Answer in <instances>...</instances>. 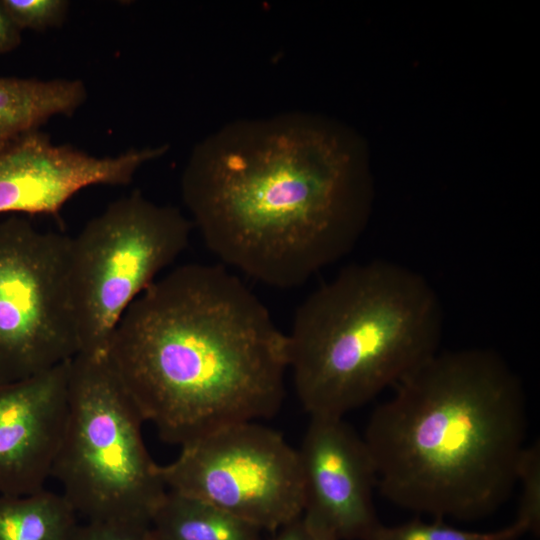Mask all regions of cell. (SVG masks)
<instances>
[{"instance_id": "1", "label": "cell", "mask_w": 540, "mask_h": 540, "mask_svg": "<svg viewBox=\"0 0 540 540\" xmlns=\"http://www.w3.org/2000/svg\"><path fill=\"white\" fill-rule=\"evenodd\" d=\"M181 192L213 254L277 288L300 286L346 255L369 205L351 141L302 113L214 132L193 149Z\"/></svg>"}, {"instance_id": "2", "label": "cell", "mask_w": 540, "mask_h": 540, "mask_svg": "<svg viewBox=\"0 0 540 540\" xmlns=\"http://www.w3.org/2000/svg\"><path fill=\"white\" fill-rule=\"evenodd\" d=\"M106 356L144 421L183 445L279 410L287 335L259 298L219 266L186 264L128 307Z\"/></svg>"}, {"instance_id": "3", "label": "cell", "mask_w": 540, "mask_h": 540, "mask_svg": "<svg viewBox=\"0 0 540 540\" xmlns=\"http://www.w3.org/2000/svg\"><path fill=\"white\" fill-rule=\"evenodd\" d=\"M395 387L363 436L382 495L435 519L496 511L526 447L519 377L495 351L470 348L437 352Z\"/></svg>"}, {"instance_id": "4", "label": "cell", "mask_w": 540, "mask_h": 540, "mask_svg": "<svg viewBox=\"0 0 540 540\" xmlns=\"http://www.w3.org/2000/svg\"><path fill=\"white\" fill-rule=\"evenodd\" d=\"M443 313L432 285L400 264L343 268L298 307L288 370L310 417H338L396 386L438 352Z\"/></svg>"}, {"instance_id": "5", "label": "cell", "mask_w": 540, "mask_h": 540, "mask_svg": "<svg viewBox=\"0 0 540 540\" xmlns=\"http://www.w3.org/2000/svg\"><path fill=\"white\" fill-rule=\"evenodd\" d=\"M143 422L106 353L69 361L67 414L51 477L77 515L150 522L166 488Z\"/></svg>"}, {"instance_id": "6", "label": "cell", "mask_w": 540, "mask_h": 540, "mask_svg": "<svg viewBox=\"0 0 540 540\" xmlns=\"http://www.w3.org/2000/svg\"><path fill=\"white\" fill-rule=\"evenodd\" d=\"M193 227L178 208L135 191L110 203L70 238L79 353H106L128 307L187 248Z\"/></svg>"}, {"instance_id": "7", "label": "cell", "mask_w": 540, "mask_h": 540, "mask_svg": "<svg viewBox=\"0 0 540 540\" xmlns=\"http://www.w3.org/2000/svg\"><path fill=\"white\" fill-rule=\"evenodd\" d=\"M70 238L21 215L0 219V382L30 378L80 351Z\"/></svg>"}, {"instance_id": "8", "label": "cell", "mask_w": 540, "mask_h": 540, "mask_svg": "<svg viewBox=\"0 0 540 540\" xmlns=\"http://www.w3.org/2000/svg\"><path fill=\"white\" fill-rule=\"evenodd\" d=\"M168 490L206 501L259 530L299 518L303 487L297 449L255 421L230 424L181 445L157 466Z\"/></svg>"}, {"instance_id": "9", "label": "cell", "mask_w": 540, "mask_h": 540, "mask_svg": "<svg viewBox=\"0 0 540 540\" xmlns=\"http://www.w3.org/2000/svg\"><path fill=\"white\" fill-rule=\"evenodd\" d=\"M297 449L301 519L317 540H372L382 526L373 504L375 467L363 437L338 417H310Z\"/></svg>"}, {"instance_id": "10", "label": "cell", "mask_w": 540, "mask_h": 540, "mask_svg": "<svg viewBox=\"0 0 540 540\" xmlns=\"http://www.w3.org/2000/svg\"><path fill=\"white\" fill-rule=\"evenodd\" d=\"M168 146L131 148L95 156L70 144H54L39 129L0 149V214L58 215L76 193L94 185L129 184Z\"/></svg>"}, {"instance_id": "11", "label": "cell", "mask_w": 540, "mask_h": 540, "mask_svg": "<svg viewBox=\"0 0 540 540\" xmlns=\"http://www.w3.org/2000/svg\"><path fill=\"white\" fill-rule=\"evenodd\" d=\"M69 361L0 382V495H25L51 477L67 414Z\"/></svg>"}, {"instance_id": "12", "label": "cell", "mask_w": 540, "mask_h": 540, "mask_svg": "<svg viewBox=\"0 0 540 540\" xmlns=\"http://www.w3.org/2000/svg\"><path fill=\"white\" fill-rule=\"evenodd\" d=\"M86 99L78 79L0 76V149L54 116H71Z\"/></svg>"}, {"instance_id": "13", "label": "cell", "mask_w": 540, "mask_h": 540, "mask_svg": "<svg viewBox=\"0 0 540 540\" xmlns=\"http://www.w3.org/2000/svg\"><path fill=\"white\" fill-rule=\"evenodd\" d=\"M150 528L153 540H261V530L253 525L168 489L152 514Z\"/></svg>"}, {"instance_id": "14", "label": "cell", "mask_w": 540, "mask_h": 540, "mask_svg": "<svg viewBox=\"0 0 540 540\" xmlns=\"http://www.w3.org/2000/svg\"><path fill=\"white\" fill-rule=\"evenodd\" d=\"M77 525L62 493L0 495V540H69Z\"/></svg>"}, {"instance_id": "15", "label": "cell", "mask_w": 540, "mask_h": 540, "mask_svg": "<svg viewBox=\"0 0 540 540\" xmlns=\"http://www.w3.org/2000/svg\"><path fill=\"white\" fill-rule=\"evenodd\" d=\"M525 533L516 522L493 532H475L446 525L441 519L433 523L415 519L397 526L382 525L372 540H517Z\"/></svg>"}, {"instance_id": "16", "label": "cell", "mask_w": 540, "mask_h": 540, "mask_svg": "<svg viewBox=\"0 0 540 540\" xmlns=\"http://www.w3.org/2000/svg\"><path fill=\"white\" fill-rule=\"evenodd\" d=\"M517 482L522 490L516 523L527 532L540 534V446H526L518 465Z\"/></svg>"}, {"instance_id": "17", "label": "cell", "mask_w": 540, "mask_h": 540, "mask_svg": "<svg viewBox=\"0 0 540 540\" xmlns=\"http://www.w3.org/2000/svg\"><path fill=\"white\" fill-rule=\"evenodd\" d=\"M1 3L21 31H43L62 25L70 5L66 0H1Z\"/></svg>"}, {"instance_id": "18", "label": "cell", "mask_w": 540, "mask_h": 540, "mask_svg": "<svg viewBox=\"0 0 540 540\" xmlns=\"http://www.w3.org/2000/svg\"><path fill=\"white\" fill-rule=\"evenodd\" d=\"M69 540H153L150 522L97 520L78 524Z\"/></svg>"}, {"instance_id": "19", "label": "cell", "mask_w": 540, "mask_h": 540, "mask_svg": "<svg viewBox=\"0 0 540 540\" xmlns=\"http://www.w3.org/2000/svg\"><path fill=\"white\" fill-rule=\"evenodd\" d=\"M21 30L13 22L0 0V54L15 50L21 44Z\"/></svg>"}, {"instance_id": "20", "label": "cell", "mask_w": 540, "mask_h": 540, "mask_svg": "<svg viewBox=\"0 0 540 540\" xmlns=\"http://www.w3.org/2000/svg\"><path fill=\"white\" fill-rule=\"evenodd\" d=\"M271 540H317L306 528L301 516L277 530Z\"/></svg>"}]
</instances>
